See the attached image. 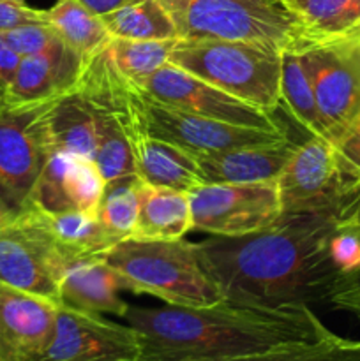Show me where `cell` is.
<instances>
[{
  "label": "cell",
  "instance_id": "obj_1",
  "mask_svg": "<svg viewBox=\"0 0 360 361\" xmlns=\"http://www.w3.org/2000/svg\"><path fill=\"white\" fill-rule=\"evenodd\" d=\"M337 212L281 214L267 228L236 238L210 236L194 243L198 259L228 302L254 307L332 303L360 314V289L332 261L328 242Z\"/></svg>",
  "mask_w": 360,
  "mask_h": 361
},
{
  "label": "cell",
  "instance_id": "obj_2",
  "mask_svg": "<svg viewBox=\"0 0 360 361\" xmlns=\"http://www.w3.org/2000/svg\"><path fill=\"white\" fill-rule=\"evenodd\" d=\"M124 321L138 337V361H228L323 338L332 331L311 307H133Z\"/></svg>",
  "mask_w": 360,
  "mask_h": 361
},
{
  "label": "cell",
  "instance_id": "obj_3",
  "mask_svg": "<svg viewBox=\"0 0 360 361\" xmlns=\"http://www.w3.org/2000/svg\"><path fill=\"white\" fill-rule=\"evenodd\" d=\"M97 259L122 277L124 289L150 295L166 305L208 307L224 300L201 267L194 243L184 238H126Z\"/></svg>",
  "mask_w": 360,
  "mask_h": 361
},
{
  "label": "cell",
  "instance_id": "obj_4",
  "mask_svg": "<svg viewBox=\"0 0 360 361\" xmlns=\"http://www.w3.org/2000/svg\"><path fill=\"white\" fill-rule=\"evenodd\" d=\"M168 63L268 113L281 106L282 49L275 46L224 39H179Z\"/></svg>",
  "mask_w": 360,
  "mask_h": 361
},
{
  "label": "cell",
  "instance_id": "obj_5",
  "mask_svg": "<svg viewBox=\"0 0 360 361\" xmlns=\"http://www.w3.org/2000/svg\"><path fill=\"white\" fill-rule=\"evenodd\" d=\"M184 41L224 39L275 46L300 44L295 16L282 0H159Z\"/></svg>",
  "mask_w": 360,
  "mask_h": 361
},
{
  "label": "cell",
  "instance_id": "obj_6",
  "mask_svg": "<svg viewBox=\"0 0 360 361\" xmlns=\"http://www.w3.org/2000/svg\"><path fill=\"white\" fill-rule=\"evenodd\" d=\"M67 267L41 210L28 207L0 226L2 284L60 305Z\"/></svg>",
  "mask_w": 360,
  "mask_h": 361
},
{
  "label": "cell",
  "instance_id": "obj_7",
  "mask_svg": "<svg viewBox=\"0 0 360 361\" xmlns=\"http://www.w3.org/2000/svg\"><path fill=\"white\" fill-rule=\"evenodd\" d=\"M53 101L6 106L0 113V207L11 217L28 208L52 154L48 113Z\"/></svg>",
  "mask_w": 360,
  "mask_h": 361
},
{
  "label": "cell",
  "instance_id": "obj_8",
  "mask_svg": "<svg viewBox=\"0 0 360 361\" xmlns=\"http://www.w3.org/2000/svg\"><path fill=\"white\" fill-rule=\"evenodd\" d=\"M189 203L193 229L222 238L260 231L282 214L277 182L203 183Z\"/></svg>",
  "mask_w": 360,
  "mask_h": 361
},
{
  "label": "cell",
  "instance_id": "obj_9",
  "mask_svg": "<svg viewBox=\"0 0 360 361\" xmlns=\"http://www.w3.org/2000/svg\"><path fill=\"white\" fill-rule=\"evenodd\" d=\"M275 182L282 214L344 210L359 201L360 194L346 190L334 145L314 136L295 148Z\"/></svg>",
  "mask_w": 360,
  "mask_h": 361
},
{
  "label": "cell",
  "instance_id": "obj_10",
  "mask_svg": "<svg viewBox=\"0 0 360 361\" xmlns=\"http://www.w3.org/2000/svg\"><path fill=\"white\" fill-rule=\"evenodd\" d=\"M138 115L141 126L150 136L176 145L191 154H212L249 145L274 143L288 134L284 130L254 129L233 126L182 109L169 108L148 97L138 88Z\"/></svg>",
  "mask_w": 360,
  "mask_h": 361
},
{
  "label": "cell",
  "instance_id": "obj_11",
  "mask_svg": "<svg viewBox=\"0 0 360 361\" xmlns=\"http://www.w3.org/2000/svg\"><path fill=\"white\" fill-rule=\"evenodd\" d=\"M136 87L148 97L169 108L182 109L233 126L284 130L275 120L274 113L247 104L172 63L162 66L154 74L136 83Z\"/></svg>",
  "mask_w": 360,
  "mask_h": 361
},
{
  "label": "cell",
  "instance_id": "obj_12",
  "mask_svg": "<svg viewBox=\"0 0 360 361\" xmlns=\"http://www.w3.org/2000/svg\"><path fill=\"white\" fill-rule=\"evenodd\" d=\"M138 358V337L129 324L59 305L55 330L35 361H120Z\"/></svg>",
  "mask_w": 360,
  "mask_h": 361
},
{
  "label": "cell",
  "instance_id": "obj_13",
  "mask_svg": "<svg viewBox=\"0 0 360 361\" xmlns=\"http://www.w3.org/2000/svg\"><path fill=\"white\" fill-rule=\"evenodd\" d=\"M299 48L321 120L327 127L330 143L335 147L360 118V74L337 46Z\"/></svg>",
  "mask_w": 360,
  "mask_h": 361
},
{
  "label": "cell",
  "instance_id": "obj_14",
  "mask_svg": "<svg viewBox=\"0 0 360 361\" xmlns=\"http://www.w3.org/2000/svg\"><path fill=\"white\" fill-rule=\"evenodd\" d=\"M106 180L92 159L52 152L35 182L28 207L48 215L64 212L95 214Z\"/></svg>",
  "mask_w": 360,
  "mask_h": 361
},
{
  "label": "cell",
  "instance_id": "obj_15",
  "mask_svg": "<svg viewBox=\"0 0 360 361\" xmlns=\"http://www.w3.org/2000/svg\"><path fill=\"white\" fill-rule=\"evenodd\" d=\"M59 305L0 282V361H35L55 330Z\"/></svg>",
  "mask_w": 360,
  "mask_h": 361
},
{
  "label": "cell",
  "instance_id": "obj_16",
  "mask_svg": "<svg viewBox=\"0 0 360 361\" xmlns=\"http://www.w3.org/2000/svg\"><path fill=\"white\" fill-rule=\"evenodd\" d=\"M85 60L62 41L44 51L21 56L13 81L6 88L7 106L48 102L76 87Z\"/></svg>",
  "mask_w": 360,
  "mask_h": 361
},
{
  "label": "cell",
  "instance_id": "obj_17",
  "mask_svg": "<svg viewBox=\"0 0 360 361\" xmlns=\"http://www.w3.org/2000/svg\"><path fill=\"white\" fill-rule=\"evenodd\" d=\"M296 147L299 145L286 136L274 143L193 155L203 183L275 182Z\"/></svg>",
  "mask_w": 360,
  "mask_h": 361
},
{
  "label": "cell",
  "instance_id": "obj_18",
  "mask_svg": "<svg viewBox=\"0 0 360 361\" xmlns=\"http://www.w3.org/2000/svg\"><path fill=\"white\" fill-rule=\"evenodd\" d=\"M129 140L133 148L134 169L141 182L148 185L184 190V192L203 185L194 155L176 145L150 136L141 126L138 108Z\"/></svg>",
  "mask_w": 360,
  "mask_h": 361
},
{
  "label": "cell",
  "instance_id": "obj_19",
  "mask_svg": "<svg viewBox=\"0 0 360 361\" xmlns=\"http://www.w3.org/2000/svg\"><path fill=\"white\" fill-rule=\"evenodd\" d=\"M124 281L97 257L69 263L62 281L60 305L97 316L124 317L129 303L120 298Z\"/></svg>",
  "mask_w": 360,
  "mask_h": 361
},
{
  "label": "cell",
  "instance_id": "obj_20",
  "mask_svg": "<svg viewBox=\"0 0 360 361\" xmlns=\"http://www.w3.org/2000/svg\"><path fill=\"white\" fill-rule=\"evenodd\" d=\"M295 16L299 46L337 44L360 35V0H282Z\"/></svg>",
  "mask_w": 360,
  "mask_h": 361
},
{
  "label": "cell",
  "instance_id": "obj_21",
  "mask_svg": "<svg viewBox=\"0 0 360 361\" xmlns=\"http://www.w3.org/2000/svg\"><path fill=\"white\" fill-rule=\"evenodd\" d=\"M193 229L189 192L140 183L138 219L131 238L180 240Z\"/></svg>",
  "mask_w": 360,
  "mask_h": 361
},
{
  "label": "cell",
  "instance_id": "obj_22",
  "mask_svg": "<svg viewBox=\"0 0 360 361\" xmlns=\"http://www.w3.org/2000/svg\"><path fill=\"white\" fill-rule=\"evenodd\" d=\"M48 136L52 152L80 155L94 161L97 147L95 111L87 95L76 87L52 102Z\"/></svg>",
  "mask_w": 360,
  "mask_h": 361
},
{
  "label": "cell",
  "instance_id": "obj_23",
  "mask_svg": "<svg viewBox=\"0 0 360 361\" xmlns=\"http://www.w3.org/2000/svg\"><path fill=\"white\" fill-rule=\"evenodd\" d=\"M44 217L53 240L69 263L99 257L119 242L102 228L97 214L64 212L55 215L44 214Z\"/></svg>",
  "mask_w": 360,
  "mask_h": 361
},
{
  "label": "cell",
  "instance_id": "obj_24",
  "mask_svg": "<svg viewBox=\"0 0 360 361\" xmlns=\"http://www.w3.org/2000/svg\"><path fill=\"white\" fill-rule=\"evenodd\" d=\"M44 21L56 32L60 41L87 62L106 48L112 35L99 16L76 0H59L44 11Z\"/></svg>",
  "mask_w": 360,
  "mask_h": 361
},
{
  "label": "cell",
  "instance_id": "obj_25",
  "mask_svg": "<svg viewBox=\"0 0 360 361\" xmlns=\"http://www.w3.org/2000/svg\"><path fill=\"white\" fill-rule=\"evenodd\" d=\"M281 106L311 136L330 141L299 46L282 49Z\"/></svg>",
  "mask_w": 360,
  "mask_h": 361
},
{
  "label": "cell",
  "instance_id": "obj_26",
  "mask_svg": "<svg viewBox=\"0 0 360 361\" xmlns=\"http://www.w3.org/2000/svg\"><path fill=\"white\" fill-rule=\"evenodd\" d=\"M106 30L115 39L166 41L179 39L172 18L159 0H133L127 6L101 16Z\"/></svg>",
  "mask_w": 360,
  "mask_h": 361
},
{
  "label": "cell",
  "instance_id": "obj_27",
  "mask_svg": "<svg viewBox=\"0 0 360 361\" xmlns=\"http://www.w3.org/2000/svg\"><path fill=\"white\" fill-rule=\"evenodd\" d=\"M140 176L127 175L106 182L104 192L97 207V219L102 228L120 242L133 236L138 219V192Z\"/></svg>",
  "mask_w": 360,
  "mask_h": 361
},
{
  "label": "cell",
  "instance_id": "obj_28",
  "mask_svg": "<svg viewBox=\"0 0 360 361\" xmlns=\"http://www.w3.org/2000/svg\"><path fill=\"white\" fill-rule=\"evenodd\" d=\"M179 39L166 41H131V39H115L106 46L113 66L134 85L147 76L154 74L168 63L169 53Z\"/></svg>",
  "mask_w": 360,
  "mask_h": 361
},
{
  "label": "cell",
  "instance_id": "obj_29",
  "mask_svg": "<svg viewBox=\"0 0 360 361\" xmlns=\"http://www.w3.org/2000/svg\"><path fill=\"white\" fill-rule=\"evenodd\" d=\"M228 361H360V341L330 334L318 341L284 345L261 355Z\"/></svg>",
  "mask_w": 360,
  "mask_h": 361
},
{
  "label": "cell",
  "instance_id": "obj_30",
  "mask_svg": "<svg viewBox=\"0 0 360 361\" xmlns=\"http://www.w3.org/2000/svg\"><path fill=\"white\" fill-rule=\"evenodd\" d=\"M328 252L335 267L344 274L360 270V224L356 208L337 222L328 242Z\"/></svg>",
  "mask_w": 360,
  "mask_h": 361
},
{
  "label": "cell",
  "instance_id": "obj_31",
  "mask_svg": "<svg viewBox=\"0 0 360 361\" xmlns=\"http://www.w3.org/2000/svg\"><path fill=\"white\" fill-rule=\"evenodd\" d=\"M2 35L9 48L20 56H30L44 51L46 48H49L53 42L60 39L46 21L7 28V30H2Z\"/></svg>",
  "mask_w": 360,
  "mask_h": 361
},
{
  "label": "cell",
  "instance_id": "obj_32",
  "mask_svg": "<svg viewBox=\"0 0 360 361\" xmlns=\"http://www.w3.org/2000/svg\"><path fill=\"white\" fill-rule=\"evenodd\" d=\"M335 159L349 194L360 192V118L335 145Z\"/></svg>",
  "mask_w": 360,
  "mask_h": 361
},
{
  "label": "cell",
  "instance_id": "obj_33",
  "mask_svg": "<svg viewBox=\"0 0 360 361\" xmlns=\"http://www.w3.org/2000/svg\"><path fill=\"white\" fill-rule=\"evenodd\" d=\"M44 21V11L28 7L27 4H13V2H0V30L20 27L27 23H39Z\"/></svg>",
  "mask_w": 360,
  "mask_h": 361
},
{
  "label": "cell",
  "instance_id": "obj_34",
  "mask_svg": "<svg viewBox=\"0 0 360 361\" xmlns=\"http://www.w3.org/2000/svg\"><path fill=\"white\" fill-rule=\"evenodd\" d=\"M20 60L21 56L9 48V44H7L6 39H4L2 30H0V87H2L4 90H6V88L9 87L11 81H13Z\"/></svg>",
  "mask_w": 360,
  "mask_h": 361
},
{
  "label": "cell",
  "instance_id": "obj_35",
  "mask_svg": "<svg viewBox=\"0 0 360 361\" xmlns=\"http://www.w3.org/2000/svg\"><path fill=\"white\" fill-rule=\"evenodd\" d=\"M76 2H80L83 7H87L92 14L101 18L104 16V14H109L113 13V11L120 9V7L127 6V4H131L133 0H76Z\"/></svg>",
  "mask_w": 360,
  "mask_h": 361
},
{
  "label": "cell",
  "instance_id": "obj_36",
  "mask_svg": "<svg viewBox=\"0 0 360 361\" xmlns=\"http://www.w3.org/2000/svg\"><path fill=\"white\" fill-rule=\"evenodd\" d=\"M334 46H337V48L344 53L346 59L352 62V66L355 67L356 73L360 74V35L348 39V41L337 42V44Z\"/></svg>",
  "mask_w": 360,
  "mask_h": 361
},
{
  "label": "cell",
  "instance_id": "obj_37",
  "mask_svg": "<svg viewBox=\"0 0 360 361\" xmlns=\"http://www.w3.org/2000/svg\"><path fill=\"white\" fill-rule=\"evenodd\" d=\"M7 106V101H6V90H4L2 87H0V113H2V109Z\"/></svg>",
  "mask_w": 360,
  "mask_h": 361
},
{
  "label": "cell",
  "instance_id": "obj_38",
  "mask_svg": "<svg viewBox=\"0 0 360 361\" xmlns=\"http://www.w3.org/2000/svg\"><path fill=\"white\" fill-rule=\"evenodd\" d=\"M356 219H359V224H360V194H359V201H356Z\"/></svg>",
  "mask_w": 360,
  "mask_h": 361
},
{
  "label": "cell",
  "instance_id": "obj_39",
  "mask_svg": "<svg viewBox=\"0 0 360 361\" xmlns=\"http://www.w3.org/2000/svg\"><path fill=\"white\" fill-rule=\"evenodd\" d=\"M0 2H13V4H21V6H25V0H0Z\"/></svg>",
  "mask_w": 360,
  "mask_h": 361
},
{
  "label": "cell",
  "instance_id": "obj_40",
  "mask_svg": "<svg viewBox=\"0 0 360 361\" xmlns=\"http://www.w3.org/2000/svg\"><path fill=\"white\" fill-rule=\"evenodd\" d=\"M7 217H11V215H7L6 212L2 210V207H0V221H4V219H7Z\"/></svg>",
  "mask_w": 360,
  "mask_h": 361
},
{
  "label": "cell",
  "instance_id": "obj_41",
  "mask_svg": "<svg viewBox=\"0 0 360 361\" xmlns=\"http://www.w3.org/2000/svg\"><path fill=\"white\" fill-rule=\"evenodd\" d=\"M120 361H138L136 358H126V360H120Z\"/></svg>",
  "mask_w": 360,
  "mask_h": 361
},
{
  "label": "cell",
  "instance_id": "obj_42",
  "mask_svg": "<svg viewBox=\"0 0 360 361\" xmlns=\"http://www.w3.org/2000/svg\"><path fill=\"white\" fill-rule=\"evenodd\" d=\"M7 219H9V217H7ZM7 219H4V221H0V226H2V224H4V222H6V221H7Z\"/></svg>",
  "mask_w": 360,
  "mask_h": 361
}]
</instances>
